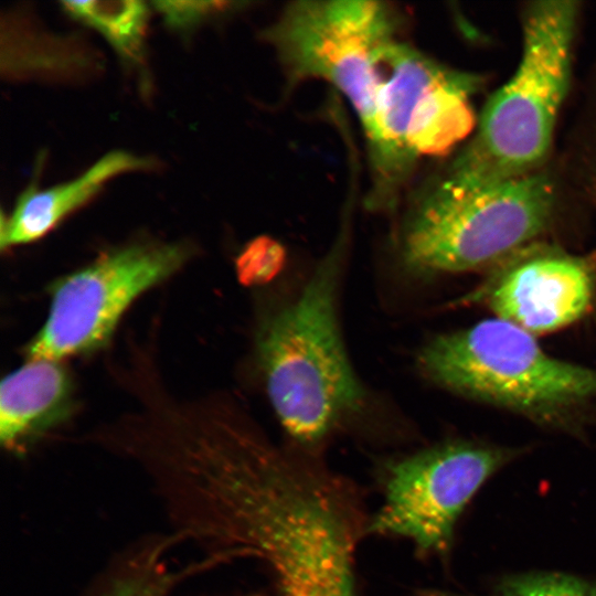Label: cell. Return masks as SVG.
Segmentation results:
<instances>
[{"instance_id":"8fae6325","label":"cell","mask_w":596,"mask_h":596,"mask_svg":"<svg viewBox=\"0 0 596 596\" xmlns=\"http://www.w3.org/2000/svg\"><path fill=\"white\" fill-rule=\"evenodd\" d=\"M151 167V161L127 151H111L72 181L45 190L29 187L1 222V247L36 241L85 204L116 175Z\"/></svg>"},{"instance_id":"8992f818","label":"cell","mask_w":596,"mask_h":596,"mask_svg":"<svg viewBox=\"0 0 596 596\" xmlns=\"http://www.w3.org/2000/svg\"><path fill=\"white\" fill-rule=\"evenodd\" d=\"M514 456L513 449L449 440L381 460V503L370 515L368 536L403 539L418 557L446 558L466 507Z\"/></svg>"},{"instance_id":"5b68a950","label":"cell","mask_w":596,"mask_h":596,"mask_svg":"<svg viewBox=\"0 0 596 596\" xmlns=\"http://www.w3.org/2000/svg\"><path fill=\"white\" fill-rule=\"evenodd\" d=\"M403 15L373 0L289 2L262 32L292 92L306 81L328 82L353 108L368 141L375 127L377 64L400 40Z\"/></svg>"},{"instance_id":"2e32d148","label":"cell","mask_w":596,"mask_h":596,"mask_svg":"<svg viewBox=\"0 0 596 596\" xmlns=\"http://www.w3.org/2000/svg\"><path fill=\"white\" fill-rule=\"evenodd\" d=\"M285 259L280 242L267 235L255 237L237 256L238 279L248 286L268 283L283 269Z\"/></svg>"},{"instance_id":"9c48e42d","label":"cell","mask_w":596,"mask_h":596,"mask_svg":"<svg viewBox=\"0 0 596 596\" xmlns=\"http://www.w3.org/2000/svg\"><path fill=\"white\" fill-rule=\"evenodd\" d=\"M593 294V274L582 260L546 254L508 268L490 288L488 302L497 318L533 334L579 319L589 308Z\"/></svg>"},{"instance_id":"ba28073f","label":"cell","mask_w":596,"mask_h":596,"mask_svg":"<svg viewBox=\"0 0 596 596\" xmlns=\"http://www.w3.org/2000/svg\"><path fill=\"white\" fill-rule=\"evenodd\" d=\"M449 67L401 39L390 44L377 64L375 127L366 141L371 185L365 205L393 212L415 168L406 134L415 103Z\"/></svg>"},{"instance_id":"52a82bcc","label":"cell","mask_w":596,"mask_h":596,"mask_svg":"<svg viewBox=\"0 0 596 596\" xmlns=\"http://www.w3.org/2000/svg\"><path fill=\"white\" fill-rule=\"evenodd\" d=\"M184 242H139L106 252L52 288L47 318L25 349L28 360L62 361L103 348L143 292L192 257Z\"/></svg>"},{"instance_id":"3957f363","label":"cell","mask_w":596,"mask_h":596,"mask_svg":"<svg viewBox=\"0 0 596 596\" xmlns=\"http://www.w3.org/2000/svg\"><path fill=\"white\" fill-rule=\"evenodd\" d=\"M554 194L550 178L538 171L469 193L429 180L407 202L396 235L398 264L414 277H429L494 263L543 231Z\"/></svg>"},{"instance_id":"277c9868","label":"cell","mask_w":596,"mask_h":596,"mask_svg":"<svg viewBox=\"0 0 596 596\" xmlns=\"http://www.w3.org/2000/svg\"><path fill=\"white\" fill-rule=\"evenodd\" d=\"M441 389L550 425L596 400V370L547 354L532 333L500 318L432 338L417 354Z\"/></svg>"},{"instance_id":"e0dca14e","label":"cell","mask_w":596,"mask_h":596,"mask_svg":"<svg viewBox=\"0 0 596 596\" xmlns=\"http://www.w3.org/2000/svg\"><path fill=\"white\" fill-rule=\"evenodd\" d=\"M156 8L171 28L188 30L217 12L228 10L234 2L228 1H157Z\"/></svg>"},{"instance_id":"4fadbf2b","label":"cell","mask_w":596,"mask_h":596,"mask_svg":"<svg viewBox=\"0 0 596 596\" xmlns=\"http://www.w3.org/2000/svg\"><path fill=\"white\" fill-rule=\"evenodd\" d=\"M175 543L172 536L149 540L128 550L111 565L88 596H170L188 574L202 570L194 564L173 570L164 554Z\"/></svg>"},{"instance_id":"7c38bea8","label":"cell","mask_w":596,"mask_h":596,"mask_svg":"<svg viewBox=\"0 0 596 596\" xmlns=\"http://www.w3.org/2000/svg\"><path fill=\"white\" fill-rule=\"evenodd\" d=\"M482 79L472 73L448 71L419 96L406 134V149L416 162L424 156H443L475 129L471 97Z\"/></svg>"},{"instance_id":"30bf717a","label":"cell","mask_w":596,"mask_h":596,"mask_svg":"<svg viewBox=\"0 0 596 596\" xmlns=\"http://www.w3.org/2000/svg\"><path fill=\"white\" fill-rule=\"evenodd\" d=\"M74 387L61 361L32 359L2 380L0 441L10 454H25L70 416Z\"/></svg>"},{"instance_id":"6da1fadb","label":"cell","mask_w":596,"mask_h":596,"mask_svg":"<svg viewBox=\"0 0 596 596\" xmlns=\"http://www.w3.org/2000/svg\"><path fill=\"white\" fill-rule=\"evenodd\" d=\"M344 227L290 301L264 316L254 353L270 405L291 446L319 455L328 439L358 416L366 391L339 322Z\"/></svg>"},{"instance_id":"7a4b0ae2","label":"cell","mask_w":596,"mask_h":596,"mask_svg":"<svg viewBox=\"0 0 596 596\" xmlns=\"http://www.w3.org/2000/svg\"><path fill=\"white\" fill-rule=\"evenodd\" d=\"M577 4L535 1L524 10L519 66L485 105L473 138L433 178L439 187L469 193L535 172L567 91Z\"/></svg>"},{"instance_id":"5bb4252c","label":"cell","mask_w":596,"mask_h":596,"mask_svg":"<svg viewBox=\"0 0 596 596\" xmlns=\"http://www.w3.org/2000/svg\"><path fill=\"white\" fill-rule=\"evenodd\" d=\"M74 19L98 31L125 60L137 62L142 54L149 9L142 1H64Z\"/></svg>"},{"instance_id":"9a60e30c","label":"cell","mask_w":596,"mask_h":596,"mask_svg":"<svg viewBox=\"0 0 596 596\" xmlns=\"http://www.w3.org/2000/svg\"><path fill=\"white\" fill-rule=\"evenodd\" d=\"M483 596H596V582L561 573L521 574L503 578Z\"/></svg>"}]
</instances>
